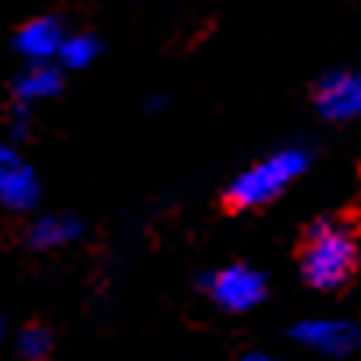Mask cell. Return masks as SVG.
Listing matches in <instances>:
<instances>
[{
    "instance_id": "4fadbf2b",
    "label": "cell",
    "mask_w": 361,
    "mask_h": 361,
    "mask_svg": "<svg viewBox=\"0 0 361 361\" xmlns=\"http://www.w3.org/2000/svg\"><path fill=\"white\" fill-rule=\"evenodd\" d=\"M238 361H276V357H269V354H245V357H238Z\"/></svg>"
},
{
    "instance_id": "277c9868",
    "label": "cell",
    "mask_w": 361,
    "mask_h": 361,
    "mask_svg": "<svg viewBox=\"0 0 361 361\" xmlns=\"http://www.w3.org/2000/svg\"><path fill=\"white\" fill-rule=\"evenodd\" d=\"M39 202V177L22 159V152L8 142H0V206L25 213Z\"/></svg>"
},
{
    "instance_id": "7a4b0ae2",
    "label": "cell",
    "mask_w": 361,
    "mask_h": 361,
    "mask_svg": "<svg viewBox=\"0 0 361 361\" xmlns=\"http://www.w3.org/2000/svg\"><path fill=\"white\" fill-rule=\"evenodd\" d=\"M308 166V152L298 149V145H287L259 163H252L248 170H241L231 188H227V202L238 206V209H255V206H266L273 202L287 185H294V180L305 173Z\"/></svg>"
},
{
    "instance_id": "5bb4252c",
    "label": "cell",
    "mask_w": 361,
    "mask_h": 361,
    "mask_svg": "<svg viewBox=\"0 0 361 361\" xmlns=\"http://www.w3.org/2000/svg\"><path fill=\"white\" fill-rule=\"evenodd\" d=\"M0 340H4V319H0Z\"/></svg>"
},
{
    "instance_id": "9c48e42d",
    "label": "cell",
    "mask_w": 361,
    "mask_h": 361,
    "mask_svg": "<svg viewBox=\"0 0 361 361\" xmlns=\"http://www.w3.org/2000/svg\"><path fill=\"white\" fill-rule=\"evenodd\" d=\"M82 234V224L75 216H39L29 224V245L39 248V252H50V248H61V245H71L75 238Z\"/></svg>"
},
{
    "instance_id": "52a82bcc",
    "label": "cell",
    "mask_w": 361,
    "mask_h": 361,
    "mask_svg": "<svg viewBox=\"0 0 361 361\" xmlns=\"http://www.w3.org/2000/svg\"><path fill=\"white\" fill-rule=\"evenodd\" d=\"M64 29L57 18H32L29 25L18 29L15 36V50L22 57H29L32 64H47L50 57H61V47H64Z\"/></svg>"
},
{
    "instance_id": "ba28073f",
    "label": "cell",
    "mask_w": 361,
    "mask_h": 361,
    "mask_svg": "<svg viewBox=\"0 0 361 361\" xmlns=\"http://www.w3.org/2000/svg\"><path fill=\"white\" fill-rule=\"evenodd\" d=\"M61 85H64V78H61L57 68H50V64H29V68L15 78V96H18V103L29 106V103H39V99L57 96Z\"/></svg>"
},
{
    "instance_id": "8992f818",
    "label": "cell",
    "mask_w": 361,
    "mask_h": 361,
    "mask_svg": "<svg viewBox=\"0 0 361 361\" xmlns=\"http://www.w3.org/2000/svg\"><path fill=\"white\" fill-rule=\"evenodd\" d=\"M315 110L326 121H354L361 117V75L357 71H333L315 89Z\"/></svg>"
},
{
    "instance_id": "7c38bea8",
    "label": "cell",
    "mask_w": 361,
    "mask_h": 361,
    "mask_svg": "<svg viewBox=\"0 0 361 361\" xmlns=\"http://www.w3.org/2000/svg\"><path fill=\"white\" fill-rule=\"evenodd\" d=\"M11 135H15V138H22V135H25V103H18V110H15V121H11Z\"/></svg>"
},
{
    "instance_id": "6da1fadb",
    "label": "cell",
    "mask_w": 361,
    "mask_h": 361,
    "mask_svg": "<svg viewBox=\"0 0 361 361\" xmlns=\"http://www.w3.org/2000/svg\"><path fill=\"white\" fill-rule=\"evenodd\" d=\"M357 266V241L350 227L336 220H319L301 248V276L315 290H336L350 280Z\"/></svg>"
},
{
    "instance_id": "5b68a950",
    "label": "cell",
    "mask_w": 361,
    "mask_h": 361,
    "mask_svg": "<svg viewBox=\"0 0 361 361\" xmlns=\"http://www.w3.org/2000/svg\"><path fill=\"white\" fill-rule=\"evenodd\" d=\"M290 336L301 347H308L315 354H326V357H343L361 343L357 326L347 322V319H305L290 329Z\"/></svg>"
},
{
    "instance_id": "30bf717a",
    "label": "cell",
    "mask_w": 361,
    "mask_h": 361,
    "mask_svg": "<svg viewBox=\"0 0 361 361\" xmlns=\"http://www.w3.org/2000/svg\"><path fill=\"white\" fill-rule=\"evenodd\" d=\"M96 54H99V43L92 36H68L61 47V64L71 71H82L96 61Z\"/></svg>"
},
{
    "instance_id": "8fae6325",
    "label": "cell",
    "mask_w": 361,
    "mask_h": 361,
    "mask_svg": "<svg viewBox=\"0 0 361 361\" xmlns=\"http://www.w3.org/2000/svg\"><path fill=\"white\" fill-rule=\"evenodd\" d=\"M50 347H54V336L47 326H25L18 333V354L25 361H43L50 354Z\"/></svg>"
},
{
    "instance_id": "3957f363",
    "label": "cell",
    "mask_w": 361,
    "mask_h": 361,
    "mask_svg": "<svg viewBox=\"0 0 361 361\" xmlns=\"http://www.w3.org/2000/svg\"><path fill=\"white\" fill-rule=\"evenodd\" d=\"M202 287L213 294V301L227 312H248L266 298V276L252 266H227L202 280Z\"/></svg>"
}]
</instances>
